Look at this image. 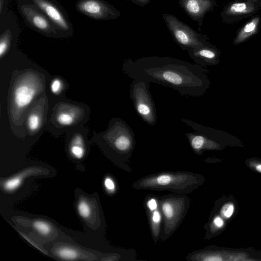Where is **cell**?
Instances as JSON below:
<instances>
[{
    "label": "cell",
    "instance_id": "obj_1",
    "mask_svg": "<svg viewBox=\"0 0 261 261\" xmlns=\"http://www.w3.org/2000/svg\"><path fill=\"white\" fill-rule=\"evenodd\" d=\"M122 70L132 80L167 87L182 96H200L208 84L200 65L170 57L127 59L122 64Z\"/></svg>",
    "mask_w": 261,
    "mask_h": 261
},
{
    "label": "cell",
    "instance_id": "obj_2",
    "mask_svg": "<svg viewBox=\"0 0 261 261\" xmlns=\"http://www.w3.org/2000/svg\"><path fill=\"white\" fill-rule=\"evenodd\" d=\"M200 175L187 171L165 172L145 176L133 184L136 189L169 191L179 194L191 193L201 184Z\"/></svg>",
    "mask_w": 261,
    "mask_h": 261
},
{
    "label": "cell",
    "instance_id": "obj_3",
    "mask_svg": "<svg viewBox=\"0 0 261 261\" xmlns=\"http://www.w3.org/2000/svg\"><path fill=\"white\" fill-rule=\"evenodd\" d=\"M163 218L160 239L166 241L177 230L185 217L190 200L185 194L165 195L158 199Z\"/></svg>",
    "mask_w": 261,
    "mask_h": 261
},
{
    "label": "cell",
    "instance_id": "obj_4",
    "mask_svg": "<svg viewBox=\"0 0 261 261\" xmlns=\"http://www.w3.org/2000/svg\"><path fill=\"white\" fill-rule=\"evenodd\" d=\"M109 147L123 163L129 162L136 142L133 129L123 120L114 118L104 135Z\"/></svg>",
    "mask_w": 261,
    "mask_h": 261
},
{
    "label": "cell",
    "instance_id": "obj_5",
    "mask_svg": "<svg viewBox=\"0 0 261 261\" xmlns=\"http://www.w3.org/2000/svg\"><path fill=\"white\" fill-rule=\"evenodd\" d=\"M163 18L174 41L183 50L188 51L210 43L206 35L196 31L175 16L164 13Z\"/></svg>",
    "mask_w": 261,
    "mask_h": 261
},
{
    "label": "cell",
    "instance_id": "obj_6",
    "mask_svg": "<svg viewBox=\"0 0 261 261\" xmlns=\"http://www.w3.org/2000/svg\"><path fill=\"white\" fill-rule=\"evenodd\" d=\"M149 83L132 80L129 97L138 115L147 124L154 126L157 122L156 109L150 91Z\"/></svg>",
    "mask_w": 261,
    "mask_h": 261
},
{
    "label": "cell",
    "instance_id": "obj_7",
    "mask_svg": "<svg viewBox=\"0 0 261 261\" xmlns=\"http://www.w3.org/2000/svg\"><path fill=\"white\" fill-rule=\"evenodd\" d=\"M17 8L24 21L31 29L47 37L64 38L51 21L29 0H17Z\"/></svg>",
    "mask_w": 261,
    "mask_h": 261
},
{
    "label": "cell",
    "instance_id": "obj_8",
    "mask_svg": "<svg viewBox=\"0 0 261 261\" xmlns=\"http://www.w3.org/2000/svg\"><path fill=\"white\" fill-rule=\"evenodd\" d=\"M42 86L40 77L34 72H28L19 77L12 92L13 112L20 114L23 111L42 90Z\"/></svg>",
    "mask_w": 261,
    "mask_h": 261
},
{
    "label": "cell",
    "instance_id": "obj_9",
    "mask_svg": "<svg viewBox=\"0 0 261 261\" xmlns=\"http://www.w3.org/2000/svg\"><path fill=\"white\" fill-rule=\"evenodd\" d=\"M39 8L51 21L64 37L74 34V27L67 13L56 0H29Z\"/></svg>",
    "mask_w": 261,
    "mask_h": 261
},
{
    "label": "cell",
    "instance_id": "obj_10",
    "mask_svg": "<svg viewBox=\"0 0 261 261\" xmlns=\"http://www.w3.org/2000/svg\"><path fill=\"white\" fill-rule=\"evenodd\" d=\"M260 9V0L233 1L224 7L220 15L223 22L233 24L253 16Z\"/></svg>",
    "mask_w": 261,
    "mask_h": 261
},
{
    "label": "cell",
    "instance_id": "obj_11",
    "mask_svg": "<svg viewBox=\"0 0 261 261\" xmlns=\"http://www.w3.org/2000/svg\"><path fill=\"white\" fill-rule=\"evenodd\" d=\"M75 8L80 13L97 20L116 19L120 12L105 0H77Z\"/></svg>",
    "mask_w": 261,
    "mask_h": 261
},
{
    "label": "cell",
    "instance_id": "obj_12",
    "mask_svg": "<svg viewBox=\"0 0 261 261\" xmlns=\"http://www.w3.org/2000/svg\"><path fill=\"white\" fill-rule=\"evenodd\" d=\"M21 29L13 13L8 11L0 19V57H4L16 44Z\"/></svg>",
    "mask_w": 261,
    "mask_h": 261
},
{
    "label": "cell",
    "instance_id": "obj_13",
    "mask_svg": "<svg viewBox=\"0 0 261 261\" xmlns=\"http://www.w3.org/2000/svg\"><path fill=\"white\" fill-rule=\"evenodd\" d=\"M178 4L192 20L197 23L200 30L205 15L218 5L216 0H178Z\"/></svg>",
    "mask_w": 261,
    "mask_h": 261
},
{
    "label": "cell",
    "instance_id": "obj_14",
    "mask_svg": "<svg viewBox=\"0 0 261 261\" xmlns=\"http://www.w3.org/2000/svg\"><path fill=\"white\" fill-rule=\"evenodd\" d=\"M188 53L191 59L197 64L201 65L216 64L219 55L218 49L210 43L189 50Z\"/></svg>",
    "mask_w": 261,
    "mask_h": 261
},
{
    "label": "cell",
    "instance_id": "obj_15",
    "mask_svg": "<svg viewBox=\"0 0 261 261\" xmlns=\"http://www.w3.org/2000/svg\"><path fill=\"white\" fill-rule=\"evenodd\" d=\"M260 22V15H255L238 31L233 40V44L234 45L241 44L256 34L259 29Z\"/></svg>",
    "mask_w": 261,
    "mask_h": 261
},
{
    "label": "cell",
    "instance_id": "obj_16",
    "mask_svg": "<svg viewBox=\"0 0 261 261\" xmlns=\"http://www.w3.org/2000/svg\"><path fill=\"white\" fill-rule=\"evenodd\" d=\"M147 212L151 235L153 241L156 243L160 238L162 215L159 206L155 210L147 211Z\"/></svg>",
    "mask_w": 261,
    "mask_h": 261
},
{
    "label": "cell",
    "instance_id": "obj_17",
    "mask_svg": "<svg viewBox=\"0 0 261 261\" xmlns=\"http://www.w3.org/2000/svg\"><path fill=\"white\" fill-rule=\"evenodd\" d=\"M76 110V109L71 107L61 110L56 116L58 123L62 125L72 124L77 118Z\"/></svg>",
    "mask_w": 261,
    "mask_h": 261
},
{
    "label": "cell",
    "instance_id": "obj_18",
    "mask_svg": "<svg viewBox=\"0 0 261 261\" xmlns=\"http://www.w3.org/2000/svg\"><path fill=\"white\" fill-rule=\"evenodd\" d=\"M70 151L72 154L76 158L80 159L83 157L84 153L83 141L80 136L74 138L71 142Z\"/></svg>",
    "mask_w": 261,
    "mask_h": 261
},
{
    "label": "cell",
    "instance_id": "obj_19",
    "mask_svg": "<svg viewBox=\"0 0 261 261\" xmlns=\"http://www.w3.org/2000/svg\"><path fill=\"white\" fill-rule=\"evenodd\" d=\"M58 255L63 259L74 260L77 258V252L70 248H61L57 250Z\"/></svg>",
    "mask_w": 261,
    "mask_h": 261
},
{
    "label": "cell",
    "instance_id": "obj_20",
    "mask_svg": "<svg viewBox=\"0 0 261 261\" xmlns=\"http://www.w3.org/2000/svg\"><path fill=\"white\" fill-rule=\"evenodd\" d=\"M41 122L39 114L34 113H31L28 119V126L32 132H35L39 129Z\"/></svg>",
    "mask_w": 261,
    "mask_h": 261
},
{
    "label": "cell",
    "instance_id": "obj_21",
    "mask_svg": "<svg viewBox=\"0 0 261 261\" xmlns=\"http://www.w3.org/2000/svg\"><path fill=\"white\" fill-rule=\"evenodd\" d=\"M21 179L20 176H17L7 180L5 182L4 187L7 191H13L16 189L20 185Z\"/></svg>",
    "mask_w": 261,
    "mask_h": 261
},
{
    "label": "cell",
    "instance_id": "obj_22",
    "mask_svg": "<svg viewBox=\"0 0 261 261\" xmlns=\"http://www.w3.org/2000/svg\"><path fill=\"white\" fill-rule=\"evenodd\" d=\"M33 225L36 230L43 234H48L50 230L49 225L44 221H36Z\"/></svg>",
    "mask_w": 261,
    "mask_h": 261
},
{
    "label": "cell",
    "instance_id": "obj_23",
    "mask_svg": "<svg viewBox=\"0 0 261 261\" xmlns=\"http://www.w3.org/2000/svg\"><path fill=\"white\" fill-rule=\"evenodd\" d=\"M78 211L83 218H88L90 214V207L87 202L81 201L78 204Z\"/></svg>",
    "mask_w": 261,
    "mask_h": 261
},
{
    "label": "cell",
    "instance_id": "obj_24",
    "mask_svg": "<svg viewBox=\"0 0 261 261\" xmlns=\"http://www.w3.org/2000/svg\"><path fill=\"white\" fill-rule=\"evenodd\" d=\"M234 207L232 203H227L223 205L221 209V214L225 217L229 218L233 214Z\"/></svg>",
    "mask_w": 261,
    "mask_h": 261
},
{
    "label": "cell",
    "instance_id": "obj_25",
    "mask_svg": "<svg viewBox=\"0 0 261 261\" xmlns=\"http://www.w3.org/2000/svg\"><path fill=\"white\" fill-rule=\"evenodd\" d=\"M147 211H152L159 208L158 200L153 197H150L146 201Z\"/></svg>",
    "mask_w": 261,
    "mask_h": 261
},
{
    "label": "cell",
    "instance_id": "obj_26",
    "mask_svg": "<svg viewBox=\"0 0 261 261\" xmlns=\"http://www.w3.org/2000/svg\"><path fill=\"white\" fill-rule=\"evenodd\" d=\"M62 88V83L61 81L59 79H55L53 81L51 86L50 89L51 92L54 94L59 93Z\"/></svg>",
    "mask_w": 261,
    "mask_h": 261
},
{
    "label": "cell",
    "instance_id": "obj_27",
    "mask_svg": "<svg viewBox=\"0 0 261 261\" xmlns=\"http://www.w3.org/2000/svg\"><path fill=\"white\" fill-rule=\"evenodd\" d=\"M10 0H0V19L4 18L8 12Z\"/></svg>",
    "mask_w": 261,
    "mask_h": 261
},
{
    "label": "cell",
    "instance_id": "obj_28",
    "mask_svg": "<svg viewBox=\"0 0 261 261\" xmlns=\"http://www.w3.org/2000/svg\"><path fill=\"white\" fill-rule=\"evenodd\" d=\"M104 184L108 191L111 192L115 191V184L112 178L107 177L105 180Z\"/></svg>",
    "mask_w": 261,
    "mask_h": 261
},
{
    "label": "cell",
    "instance_id": "obj_29",
    "mask_svg": "<svg viewBox=\"0 0 261 261\" xmlns=\"http://www.w3.org/2000/svg\"><path fill=\"white\" fill-rule=\"evenodd\" d=\"M133 2L135 4L140 6L144 7L149 3H150L151 0H128Z\"/></svg>",
    "mask_w": 261,
    "mask_h": 261
},
{
    "label": "cell",
    "instance_id": "obj_30",
    "mask_svg": "<svg viewBox=\"0 0 261 261\" xmlns=\"http://www.w3.org/2000/svg\"><path fill=\"white\" fill-rule=\"evenodd\" d=\"M213 223L217 227H221L223 225V221L221 217L217 216L214 219Z\"/></svg>",
    "mask_w": 261,
    "mask_h": 261
},
{
    "label": "cell",
    "instance_id": "obj_31",
    "mask_svg": "<svg viewBox=\"0 0 261 261\" xmlns=\"http://www.w3.org/2000/svg\"><path fill=\"white\" fill-rule=\"evenodd\" d=\"M256 169L258 172H261V164L257 165Z\"/></svg>",
    "mask_w": 261,
    "mask_h": 261
},
{
    "label": "cell",
    "instance_id": "obj_32",
    "mask_svg": "<svg viewBox=\"0 0 261 261\" xmlns=\"http://www.w3.org/2000/svg\"><path fill=\"white\" fill-rule=\"evenodd\" d=\"M234 1H246V0H233Z\"/></svg>",
    "mask_w": 261,
    "mask_h": 261
},
{
    "label": "cell",
    "instance_id": "obj_33",
    "mask_svg": "<svg viewBox=\"0 0 261 261\" xmlns=\"http://www.w3.org/2000/svg\"><path fill=\"white\" fill-rule=\"evenodd\" d=\"M261 1V0H260Z\"/></svg>",
    "mask_w": 261,
    "mask_h": 261
}]
</instances>
